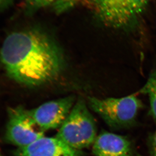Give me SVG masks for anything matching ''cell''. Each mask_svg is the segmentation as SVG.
I'll list each match as a JSON object with an SVG mask.
<instances>
[{"label": "cell", "instance_id": "2", "mask_svg": "<svg viewBox=\"0 0 156 156\" xmlns=\"http://www.w3.org/2000/svg\"><path fill=\"white\" fill-rule=\"evenodd\" d=\"M97 136L94 119L85 101L79 99L76 101L55 137L71 148L82 151L92 146Z\"/></svg>", "mask_w": 156, "mask_h": 156}, {"label": "cell", "instance_id": "8", "mask_svg": "<svg viewBox=\"0 0 156 156\" xmlns=\"http://www.w3.org/2000/svg\"><path fill=\"white\" fill-rule=\"evenodd\" d=\"M18 156H83L82 151L72 149L56 137L45 136L18 151Z\"/></svg>", "mask_w": 156, "mask_h": 156}, {"label": "cell", "instance_id": "1", "mask_svg": "<svg viewBox=\"0 0 156 156\" xmlns=\"http://www.w3.org/2000/svg\"><path fill=\"white\" fill-rule=\"evenodd\" d=\"M0 59L9 77L30 87L51 82L58 77L63 68L58 47L37 28L9 34L0 50Z\"/></svg>", "mask_w": 156, "mask_h": 156}, {"label": "cell", "instance_id": "7", "mask_svg": "<svg viewBox=\"0 0 156 156\" xmlns=\"http://www.w3.org/2000/svg\"><path fill=\"white\" fill-rule=\"evenodd\" d=\"M95 156H134L132 144L126 137L102 131L92 145Z\"/></svg>", "mask_w": 156, "mask_h": 156}, {"label": "cell", "instance_id": "14", "mask_svg": "<svg viewBox=\"0 0 156 156\" xmlns=\"http://www.w3.org/2000/svg\"><path fill=\"white\" fill-rule=\"evenodd\" d=\"M12 1L13 0H0V9L6 7V6L9 5Z\"/></svg>", "mask_w": 156, "mask_h": 156}, {"label": "cell", "instance_id": "9", "mask_svg": "<svg viewBox=\"0 0 156 156\" xmlns=\"http://www.w3.org/2000/svg\"><path fill=\"white\" fill-rule=\"evenodd\" d=\"M138 92L149 96L151 112L156 120V69L152 72L146 84Z\"/></svg>", "mask_w": 156, "mask_h": 156}, {"label": "cell", "instance_id": "6", "mask_svg": "<svg viewBox=\"0 0 156 156\" xmlns=\"http://www.w3.org/2000/svg\"><path fill=\"white\" fill-rule=\"evenodd\" d=\"M44 136L29 114V111L18 107L11 110L6 130L7 140L22 149Z\"/></svg>", "mask_w": 156, "mask_h": 156}, {"label": "cell", "instance_id": "5", "mask_svg": "<svg viewBox=\"0 0 156 156\" xmlns=\"http://www.w3.org/2000/svg\"><path fill=\"white\" fill-rule=\"evenodd\" d=\"M76 102L74 95L50 101L29 111L36 126L42 132L60 128Z\"/></svg>", "mask_w": 156, "mask_h": 156}, {"label": "cell", "instance_id": "3", "mask_svg": "<svg viewBox=\"0 0 156 156\" xmlns=\"http://www.w3.org/2000/svg\"><path fill=\"white\" fill-rule=\"evenodd\" d=\"M88 104L93 111L114 129H124L132 126L143 107L141 101L134 94L105 99L89 96Z\"/></svg>", "mask_w": 156, "mask_h": 156}, {"label": "cell", "instance_id": "11", "mask_svg": "<svg viewBox=\"0 0 156 156\" xmlns=\"http://www.w3.org/2000/svg\"><path fill=\"white\" fill-rule=\"evenodd\" d=\"M82 0H56L53 5L54 10L57 13H61L75 6Z\"/></svg>", "mask_w": 156, "mask_h": 156}, {"label": "cell", "instance_id": "13", "mask_svg": "<svg viewBox=\"0 0 156 156\" xmlns=\"http://www.w3.org/2000/svg\"><path fill=\"white\" fill-rule=\"evenodd\" d=\"M151 146L153 156H156V131L152 136Z\"/></svg>", "mask_w": 156, "mask_h": 156}, {"label": "cell", "instance_id": "4", "mask_svg": "<svg viewBox=\"0 0 156 156\" xmlns=\"http://www.w3.org/2000/svg\"><path fill=\"white\" fill-rule=\"evenodd\" d=\"M149 1L114 0L97 15L108 27L114 29H126L136 23Z\"/></svg>", "mask_w": 156, "mask_h": 156}, {"label": "cell", "instance_id": "15", "mask_svg": "<svg viewBox=\"0 0 156 156\" xmlns=\"http://www.w3.org/2000/svg\"><path fill=\"white\" fill-rule=\"evenodd\" d=\"M0 156H3L2 155L1 152V149H0Z\"/></svg>", "mask_w": 156, "mask_h": 156}, {"label": "cell", "instance_id": "12", "mask_svg": "<svg viewBox=\"0 0 156 156\" xmlns=\"http://www.w3.org/2000/svg\"><path fill=\"white\" fill-rule=\"evenodd\" d=\"M114 0H93L96 14L106 8Z\"/></svg>", "mask_w": 156, "mask_h": 156}, {"label": "cell", "instance_id": "10", "mask_svg": "<svg viewBox=\"0 0 156 156\" xmlns=\"http://www.w3.org/2000/svg\"><path fill=\"white\" fill-rule=\"evenodd\" d=\"M56 0H26V7L29 12H34L35 11L46 7L50 5H53Z\"/></svg>", "mask_w": 156, "mask_h": 156}]
</instances>
